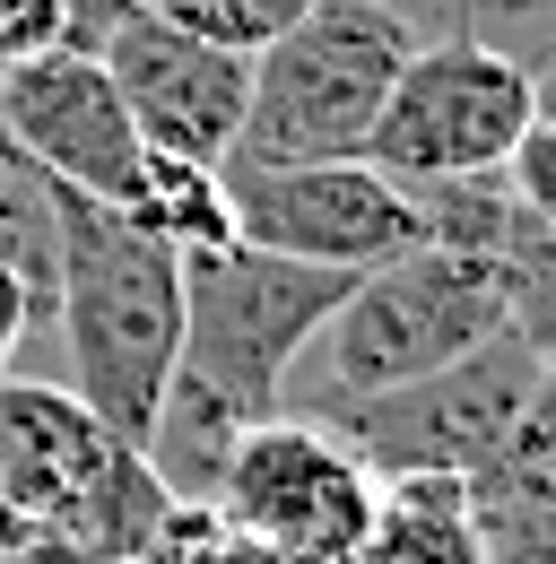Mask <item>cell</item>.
<instances>
[{
  "label": "cell",
  "instance_id": "obj_1",
  "mask_svg": "<svg viewBox=\"0 0 556 564\" xmlns=\"http://www.w3.org/2000/svg\"><path fill=\"white\" fill-rule=\"evenodd\" d=\"M53 322L70 400L139 452L183 356V261L131 209L53 183Z\"/></svg>",
  "mask_w": 556,
  "mask_h": 564
},
{
  "label": "cell",
  "instance_id": "obj_2",
  "mask_svg": "<svg viewBox=\"0 0 556 564\" xmlns=\"http://www.w3.org/2000/svg\"><path fill=\"white\" fill-rule=\"evenodd\" d=\"M417 53V26L392 0H313L287 35H270L244 70V131L235 165H322L365 156L374 113L392 96L400 62Z\"/></svg>",
  "mask_w": 556,
  "mask_h": 564
},
{
  "label": "cell",
  "instance_id": "obj_3",
  "mask_svg": "<svg viewBox=\"0 0 556 564\" xmlns=\"http://www.w3.org/2000/svg\"><path fill=\"white\" fill-rule=\"evenodd\" d=\"M356 270H322V261H287L261 243H217L183 261V356L174 373L209 391L226 417L261 425L278 417L287 365L313 348V330L340 313Z\"/></svg>",
  "mask_w": 556,
  "mask_h": 564
},
{
  "label": "cell",
  "instance_id": "obj_4",
  "mask_svg": "<svg viewBox=\"0 0 556 564\" xmlns=\"http://www.w3.org/2000/svg\"><path fill=\"white\" fill-rule=\"evenodd\" d=\"M504 330V286L479 252L452 243H417L400 261L365 270L340 295V313L313 330L322 339V417H340L356 400H383L417 373L487 348Z\"/></svg>",
  "mask_w": 556,
  "mask_h": 564
},
{
  "label": "cell",
  "instance_id": "obj_5",
  "mask_svg": "<svg viewBox=\"0 0 556 564\" xmlns=\"http://www.w3.org/2000/svg\"><path fill=\"white\" fill-rule=\"evenodd\" d=\"M165 478L114 443L70 391L53 382H0V512L53 521L62 539L131 564L165 521Z\"/></svg>",
  "mask_w": 556,
  "mask_h": 564
},
{
  "label": "cell",
  "instance_id": "obj_6",
  "mask_svg": "<svg viewBox=\"0 0 556 564\" xmlns=\"http://www.w3.org/2000/svg\"><path fill=\"white\" fill-rule=\"evenodd\" d=\"M539 356L531 339L495 330L487 348L452 356L435 373H417L383 400H356L340 417H322L348 452L374 469V478H409V469H452V478H479L495 460H513V434L531 409V382H539Z\"/></svg>",
  "mask_w": 556,
  "mask_h": 564
},
{
  "label": "cell",
  "instance_id": "obj_7",
  "mask_svg": "<svg viewBox=\"0 0 556 564\" xmlns=\"http://www.w3.org/2000/svg\"><path fill=\"white\" fill-rule=\"evenodd\" d=\"M531 113H539V78L522 70L513 53H495L487 35H443V44H417L400 62L383 113H374L365 156L392 183L504 174V156L531 131Z\"/></svg>",
  "mask_w": 556,
  "mask_h": 564
},
{
  "label": "cell",
  "instance_id": "obj_8",
  "mask_svg": "<svg viewBox=\"0 0 556 564\" xmlns=\"http://www.w3.org/2000/svg\"><path fill=\"white\" fill-rule=\"evenodd\" d=\"M374 495L383 478L322 417H261L226 452L209 503L270 564H348V547L374 521Z\"/></svg>",
  "mask_w": 556,
  "mask_h": 564
},
{
  "label": "cell",
  "instance_id": "obj_9",
  "mask_svg": "<svg viewBox=\"0 0 556 564\" xmlns=\"http://www.w3.org/2000/svg\"><path fill=\"white\" fill-rule=\"evenodd\" d=\"M226 200H235V235L287 252V261H322V270H383L426 243L409 183H392L374 156H322V165H217Z\"/></svg>",
  "mask_w": 556,
  "mask_h": 564
},
{
  "label": "cell",
  "instance_id": "obj_10",
  "mask_svg": "<svg viewBox=\"0 0 556 564\" xmlns=\"http://www.w3.org/2000/svg\"><path fill=\"white\" fill-rule=\"evenodd\" d=\"M0 140L26 165H44L53 183L87 192V200H114V209H131L139 156H148L105 62L78 53V44H53V53L0 70Z\"/></svg>",
  "mask_w": 556,
  "mask_h": 564
},
{
  "label": "cell",
  "instance_id": "obj_11",
  "mask_svg": "<svg viewBox=\"0 0 556 564\" xmlns=\"http://www.w3.org/2000/svg\"><path fill=\"white\" fill-rule=\"evenodd\" d=\"M96 62L114 78L122 113H131L139 148H165V156H201V165H226V148L244 131V53L226 44H201L183 35L174 18L139 9L131 26H114L96 44Z\"/></svg>",
  "mask_w": 556,
  "mask_h": 564
},
{
  "label": "cell",
  "instance_id": "obj_12",
  "mask_svg": "<svg viewBox=\"0 0 556 564\" xmlns=\"http://www.w3.org/2000/svg\"><path fill=\"white\" fill-rule=\"evenodd\" d=\"M348 564H487L479 512H470V478H452V469L383 478L374 521L348 547Z\"/></svg>",
  "mask_w": 556,
  "mask_h": 564
},
{
  "label": "cell",
  "instance_id": "obj_13",
  "mask_svg": "<svg viewBox=\"0 0 556 564\" xmlns=\"http://www.w3.org/2000/svg\"><path fill=\"white\" fill-rule=\"evenodd\" d=\"M131 217L157 235V243H165V252H174V261L235 243V200H226V174H217V165H201V156H165V148H148V156H139Z\"/></svg>",
  "mask_w": 556,
  "mask_h": 564
},
{
  "label": "cell",
  "instance_id": "obj_14",
  "mask_svg": "<svg viewBox=\"0 0 556 564\" xmlns=\"http://www.w3.org/2000/svg\"><path fill=\"white\" fill-rule=\"evenodd\" d=\"M157 18H174L183 35H201V44H226V53H261L270 35H287L313 0H148Z\"/></svg>",
  "mask_w": 556,
  "mask_h": 564
},
{
  "label": "cell",
  "instance_id": "obj_15",
  "mask_svg": "<svg viewBox=\"0 0 556 564\" xmlns=\"http://www.w3.org/2000/svg\"><path fill=\"white\" fill-rule=\"evenodd\" d=\"M504 192L556 226V105H539V113H531V131L513 140V156H504Z\"/></svg>",
  "mask_w": 556,
  "mask_h": 564
},
{
  "label": "cell",
  "instance_id": "obj_16",
  "mask_svg": "<svg viewBox=\"0 0 556 564\" xmlns=\"http://www.w3.org/2000/svg\"><path fill=\"white\" fill-rule=\"evenodd\" d=\"M62 44V0H0V70Z\"/></svg>",
  "mask_w": 556,
  "mask_h": 564
},
{
  "label": "cell",
  "instance_id": "obj_17",
  "mask_svg": "<svg viewBox=\"0 0 556 564\" xmlns=\"http://www.w3.org/2000/svg\"><path fill=\"white\" fill-rule=\"evenodd\" d=\"M513 460L522 469H556V348L539 356V382H531V409H522V434H513Z\"/></svg>",
  "mask_w": 556,
  "mask_h": 564
},
{
  "label": "cell",
  "instance_id": "obj_18",
  "mask_svg": "<svg viewBox=\"0 0 556 564\" xmlns=\"http://www.w3.org/2000/svg\"><path fill=\"white\" fill-rule=\"evenodd\" d=\"M148 0H62V44H78V53H96L114 26H131Z\"/></svg>",
  "mask_w": 556,
  "mask_h": 564
},
{
  "label": "cell",
  "instance_id": "obj_19",
  "mask_svg": "<svg viewBox=\"0 0 556 564\" xmlns=\"http://www.w3.org/2000/svg\"><path fill=\"white\" fill-rule=\"evenodd\" d=\"M26 322H35V304H26V286L0 270V365L18 356V339H26Z\"/></svg>",
  "mask_w": 556,
  "mask_h": 564
},
{
  "label": "cell",
  "instance_id": "obj_20",
  "mask_svg": "<svg viewBox=\"0 0 556 564\" xmlns=\"http://www.w3.org/2000/svg\"><path fill=\"white\" fill-rule=\"evenodd\" d=\"M495 9H556V0H495Z\"/></svg>",
  "mask_w": 556,
  "mask_h": 564
}]
</instances>
